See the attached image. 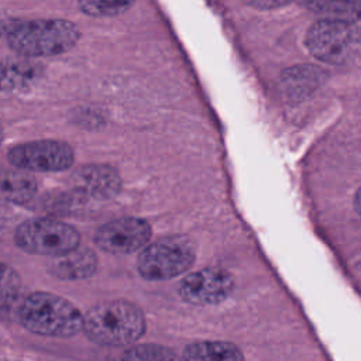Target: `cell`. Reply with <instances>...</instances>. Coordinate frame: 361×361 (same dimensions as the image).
<instances>
[{"instance_id":"obj_1","label":"cell","mask_w":361,"mask_h":361,"mask_svg":"<svg viewBox=\"0 0 361 361\" xmlns=\"http://www.w3.org/2000/svg\"><path fill=\"white\" fill-rule=\"evenodd\" d=\"M83 331L102 345H128L144 334L145 317L141 309L128 300H106L87 310Z\"/></svg>"},{"instance_id":"obj_2","label":"cell","mask_w":361,"mask_h":361,"mask_svg":"<svg viewBox=\"0 0 361 361\" xmlns=\"http://www.w3.org/2000/svg\"><path fill=\"white\" fill-rule=\"evenodd\" d=\"M80 31L62 18L18 21L7 30V42L21 56L38 58L61 55L76 45Z\"/></svg>"},{"instance_id":"obj_3","label":"cell","mask_w":361,"mask_h":361,"mask_svg":"<svg viewBox=\"0 0 361 361\" xmlns=\"http://www.w3.org/2000/svg\"><path fill=\"white\" fill-rule=\"evenodd\" d=\"M18 319L27 330L35 334L72 337L83 330L85 316L62 296L49 292H34L23 300Z\"/></svg>"},{"instance_id":"obj_4","label":"cell","mask_w":361,"mask_h":361,"mask_svg":"<svg viewBox=\"0 0 361 361\" xmlns=\"http://www.w3.org/2000/svg\"><path fill=\"white\" fill-rule=\"evenodd\" d=\"M16 244L37 255L56 257L79 247V231L61 220L37 217L21 223L14 233Z\"/></svg>"},{"instance_id":"obj_5","label":"cell","mask_w":361,"mask_h":361,"mask_svg":"<svg viewBox=\"0 0 361 361\" xmlns=\"http://www.w3.org/2000/svg\"><path fill=\"white\" fill-rule=\"evenodd\" d=\"M195 248L185 237H165L145 247L137 259L140 275L148 281H166L189 271Z\"/></svg>"},{"instance_id":"obj_6","label":"cell","mask_w":361,"mask_h":361,"mask_svg":"<svg viewBox=\"0 0 361 361\" xmlns=\"http://www.w3.org/2000/svg\"><path fill=\"white\" fill-rule=\"evenodd\" d=\"M360 44V31L354 23L322 18L306 34V47L319 61L340 65L347 62Z\"/></svg>"},{"instance_id":"obj_7","label":"cell","mask_w":361,"mask_h":361,"mask_svg":"<svg viewBox=\"0 0 361 361\" xmlns=\"http://www.w3.org/2000/svg\"><path fill=\"white\" fill-rule=\"evenodd\" d=\"M7 158L13 166L25 171L58 172L73 164L75 152L63 141L38 140L14 145L10 148Z\"/></svg>"},{"instance_id":"obj_8","label":"cell","mask_w":361,"mask_h":361,"mask_svg":"<svg viewBox=\"0 0 361 361\" xmlns=\"http://www.w3.org/2000/svg\"><path fill=\"white\" fill-rule=\"evenodd\" d=\"M149 224L138 217H120L104 223L94 234L99 248L110 254H131L147 245Z\"/></svg>"},{"instance_id":"obj_9","label":"cell","mask_w":361,"mask_h":361,"mask_svg":"<svg viewBox=\"0 0 361 361\" xmlns=\"http://www.w3.org/2000/svg\"><path fill=\"white\" fill-rule=\"evenodd\" d=\"M234 288L233 276L220 268H204L186 275L179 295L192 305H217L226 300Z\"/></svg>"},{"instance_id":"obj_10","label":"cell","mask_w":361,"mask_h":361,"mask_svg":"<svg viewBox=\"0 0 361 361\" xmlns=\"http://www.w3.org/2000/svg\"><path fill=\"white\" fill-rule=\"evenodd\" d=\"M75 185L79 192L94 197L109 199L118 193L121 179L116 169L107 165H87L75 175Z\"/></svg>"},{"instance_id":"obj_11","label":"cell","mask_w":361,"mask_h":361,"mask_svg":"<svg viewBox=\"0 0 361 361\" xmlns=\"http://www.w3.org/2000/svg\"><path fill=\"white\" fill-rule=\"evenodd\" d=\"M42 73V66L28 56L0 61V90L14 92L30 87Z\"/></svg>"},{"instance_id":"obj_12","label":"cell","mask_w":361,"mask_h":361,"mask_svg":"<svg viewBox=\"0 0 361 361\" xmlns=\"http://www.w3.org/2000/svg\"><path fill=\"white\" fill-rule=\"evenodd\" d=\"M97 258L89 248H75L69 252L55 257L51 264V272L61 279H83L96 272Z\"/></svg>"},{"instance_id":"obj_13","label":"cell","mask_w":361,"mask_h":361,"mask_svg":"<svg viewBox=\"0 0 361 361\" xmlns=\"http://www.w3.org/2000/svg\"><path fill=\"white\" fill-rule=\"evenodd\" d=\"M37 192L35 179L25 169L0 171V200L23 203L30 200Z\"/></svg>"},{"instance_id":"obj_14","label":"cell","mask_w":361,"mask_h":361,"mask_svg":"<svg viewBox=\"0 0 361 361\" xmlns=\"http://www.w3.org/2000/svg\"><path fill=\"white\" fill-rule=\"evenodd\" d=\"M300 6L327 20L355 23L361 18V0H296Z\"/></svg>"},{"instance_id":"obj_15","label":"cell","mask_w":361,"mask_h":361,"mask_svg":"<svg viewBox=\"0 0 361 361\" xmlns=\"http://www.w3.org/2000/svg\"><path fill=\"white\" fill-rule=\"evenodd\" d=\"M192 361H237L243 360L240 348L226 341H200L188 345L182 354Z\"/></svg>"},{"instance_id":"obj_16","label":"cell","mask_w":361,"mask_h":361,"mask_svg":"<svg viewBox=\"0 0 361 361\" xmlns=\"http://www.w3.org/2000/svg\"><path fill=\"white\" fill-rule=\"evenodd\" d=\"M324 78V72L312 65H300L282 73V85L290 96H306L316 89Z\"/></svg>"},{"instance_id":"obj_17","label":"cell","mask_w":361,"mask_h":361,"mask_svg":"<svg viewBox=\"0 0 361 361\" xmlns=\"http://www.w3.org/2000/svg\"><path fill=\"white\" fill-rule=\"evenodd\" d=\"M135 0H78L82 13L92 17H114L127 11Z\"/></svg>"},{"instance_id":"obj_18","label":"cell","mask_w":361,"mask_h":361,"mask_svg":"<svg viewBox=\"0 0 361 361\" xmlns=\"http://www.w3.org/2000/svg\"><path fill=\"white\" fill-rule=\"evenodd\" d=\"M21 288L18 274L8 265L0 262V303L16 298Z\"/></svg>"},{"instance_id":"obj_19","label":"cell","mask_w":361,"mask_h":361,"mask_svg":"<svg viewBox=\"0 0 361 361\" xmlns=\"http://www.w3.org/2000/svg\"><path fill=\"white\" fill-rule=\"evenodd\" d=\"M123 357L131 358V360H169V358H173L175 354L168 348L147 344V345H138L131 348Z\"/></svg>"},{"instance_id":"obj_20","label":"cell","mask_w":361,"mask_h":361,"mask_svg":"<svg viewBox=\"0 0 361 361\" xmlns=\"http://www.w3.org/2000/svg\"><path fill=\"white\" fill-rule=\"evenodd\" d=\"M244 3H247L251 7L255 8H261V10H268V8H276V7H282L288 3H290L292 0H243Z\"/></svg>"},{"instance_id":"obj_21","label":"cell","mask_w":361,"mask_h":361,"mask_svg":"<svg viewBox=\"0 0 361 361\" xmlns=\"http://www.w3.org/2000/svg\"><path fill=\"white\" fill-rule=\"evenodd\" d=\"M354 207L361 214V188L357 190V193L354 196Z\"/></svg>"},{"instance_id":"obj_22","label":"cell","mask_w":361,"mask_h":361,"mask_svg":"<svg viewBox=\"0 0 361 361\" xmlns=\"http://www.w3.org/2000/svg\"><path fill=\"white\" fill-rule=\"evenodd\" d=\"M0 138H1V135H0Z\"/></svg>"}]
</instances>
